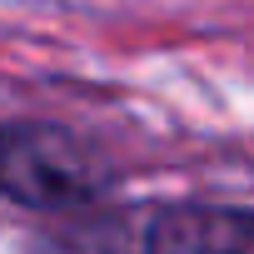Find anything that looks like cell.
I'll use <instances>...</instances> for the list:
<instances>
[{"instance_id": "obj_1", "label": "cell", "mask_w": 254, "mask_h": 254, "mask_svg": "<svg viewBox=\"0 0 254 254\" xmlns=\"http://www.w3.org/2000/svg\"><path fill=\"white\" fill-rule=\"evenodd\" d=\"M105 190L100 155L55 120L0 125V194L25 209H70Z\"/></svg>"}, {"instance_id": "obj_2", "label": "cell", "mask_w": 254, "mask_h": 254, "mask_svg": "<svg viewBox=\"0 0 254 254\" xmlns=\"http://www.w3.org/2000/svg\"><path fill=\"white\" fill-rule=\"evenodd\" d=\"M145 254H254V224L229 204H175L150 224Z\"/></svg>"}]
</instances>
